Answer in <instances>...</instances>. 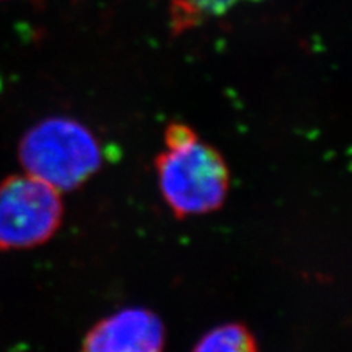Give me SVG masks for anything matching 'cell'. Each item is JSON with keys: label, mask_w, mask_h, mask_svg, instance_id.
<instances>
[{"label": "cell", "mask_w": 352, "mask_h": 352, "mask_svg": "<svg viewBox=\"0 0 352 352\" xmlns=\"http://www.w3.org/2000/svg\"><path fill=\"white\" fill-rule=\"evenodd\" d=\"M166 330L148 308H122L87 333L81 352H164Z\"/></svg>", "instance_id": "cell-4"}, {"label": "cell", "mask_w": 352, "mask_h": 352, "mask_svg": "<svg viewBox=\"0 0 352 352\" xmlns=\"http://www.w3.org/2000/svg\"><path fill=\"white\" fill-rule=\"evenodd\" d=\"M251 2H260V0H251Z\"/></svg>", "instance_id": "cell-7"}, {"label": "cell", "mask_w": 352, "mask_h": 352, "mask_svg": "<svg viewBox=\"0 0 352 352\" xmlns=\"http://www.w3.org/2000/svg\"><path fill=\"white\" fill-rule=\"evenodd\" d=\"M241 2L251 0H172V27L176 32L190 30L208 18L229 12Z\"/></svg>", "instance_id": "cell-5"}, {"label": "cell", "mask_w": 352, "mask_h": 352, "mask_svg": "<svg viewBox=\"0 0 352 352\" xmlns=\"http://www.w3.org/2000/svg\"><path fill=\"white\" fill-rule=\"evenodd\" d=\"M63 217L60 192L31 175L0 184V251L27 250L47 242Z\"/></svg>", "instance_id": "cell-3"}, {"label": "cell", "mask_w": 352, "mask_h": 352, "mask_svg": "<svg viewBox=\"0 0 352 352\" xmlns=\"http://www.w3.org/2000/svg\"><path fill=\"white\" fill-rule=\"evenodd\" d=\"M192 352H258L254 336L238 323L217 326L198 340Z\"/></svg>", "instance_id": "cell-6"}, {"label": "cell", "mask_w": 352, "mask_h": 352, "mask_svg": "<svg viewBox=\"0 0 352 352\" xmlns=\"http://www.w3.org/2000/svg\"><path fill=\"white\" fill-rule=\"evenodd\" d=\"M156 170L160 192L176 217L212 213L226 200L230 178L225 159L188 125H168Z\"/></svg>", "instance_id": "cell-1"}, {"label": "cell", "mask_w": 352, "mask_h": 352, "mask_svg": "<svg viewBox=\"0 0 352 352\" xmlns=\"http://www.w3.org/2000/svg\"><path fill=\"white\" fill-rule=\"evenodd\" d=\"M18 156L27 175L58 192H68L80 188L102 168L103 148L78 120L54 116L25 132Z\"/></svg>", "instance_id": "cell-2"}]
</instances>
